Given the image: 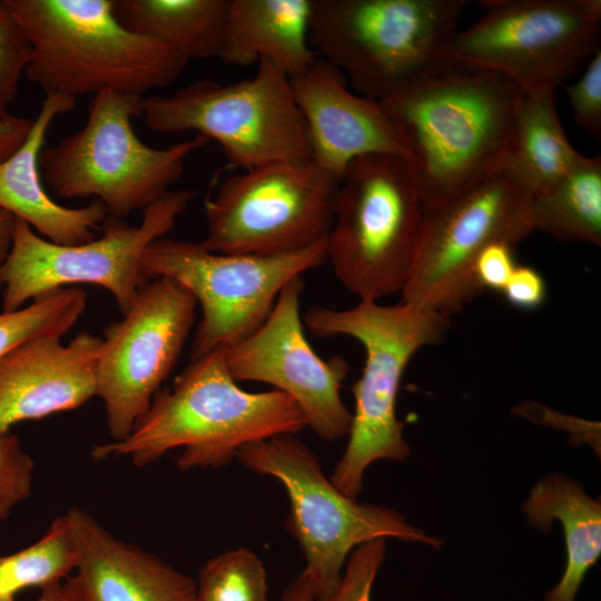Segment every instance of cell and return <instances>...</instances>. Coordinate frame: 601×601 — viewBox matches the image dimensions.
I'll return each mask as SVG.
<instances>
[{"mask_svg":"<svg viewBox=\"0 0 601 601\" xmlns=\"http://www.w3.org/2000/svg\"><path fill=\"white\" fill-rule=\"evenodd\" d=\"M385 539L364 543L349 554L336 589L315 601H371V591L385 558Z\"/></svg>","mask_w":601,"mask_h":601,"instance_id":"31","label":"cell"},{"mask_svg":"<svg viewBox=\"0 0 601 601\" xmlns=\"http://www.w3.org/2000/svg\"><path fill=\"white\" fill-rule=\"evenodd\" d=\"M2 287L1 278H0V288Z\"/></svg>","mask_w":601,"mask_h":601,"instance_id":"40","label":"cell"},{"mask_svg":"<svg viewBox=\"0 0 601 601\" xmlns=\"http://www.w3.org/2000/svg\"><path fill=\"white\" fill-rule=\"evenodd\" d=\"M198 601H268L266 570L247 549H236L209 560L199 571Z\"/></svg>","mask_w":601,"mask_h":601,"instance_id":"28","label":"cell"},{"mask_svg":"<svg viewBox=\"0 0 601 601\" xmlns=\"http://www.w3.org/2000/svg\"><path fill=\"white\" fill-rule=\"evenodd\" d=\"M338 183L312 160L233 175L205 201L207 235L200 244L215 253L269 256L324 243Z\"/></svg>","mask_w":601,"mask_h":601,"instance_id":"13","label":"cell"},{"mask_svg":"<svg viewBox=\"0 0 601 601\" xmlns=\"http://www.w3.org/2000/svg\"><path fill=\"white\" fill-rule=\"evenodd\" d=\"M14 226V217L0 209V265L8 255Z\"/></svg>","mask_w":601,"mask_h":601,"instance_id":"38","label":"cell"},{"mask_svg":"<svg viewBox=\"0 0 601 601\" xmlns=\"http://www.w3.org/2000/svg\"><path fill=\"white\" fill-rule=\"evenodd\" d=\"M579 156L559 118L555 89L524 93L505 171L512 180L530 198L556 183Z\"/></svg>","mask_w":601,"mask_h":601,"instance_id":"24","label":"cell"},{"mask_svg":"<svg viewBox=\"0 0 601 601\" xmlns=\"http://www.w3.org/2000/svg\"><path fill=\"white\" fill-rule=\"evenodd\" d=\"M236 457L253 472L278 480L290 513L286 526L298 541L316 599L338 585L349 554L376 539L440 548L443 542L410 524L397 511L361 504L327 479L317 456L294 434L284 433L243 445Z\"/></svg>","mask_w":601,"mask_h":601,"instance_id":"8","label":"cell"},{"mask_svg":"<svg viewBox=\"0 0 601 601\" xmlns=\"http://www.w3.org/2000/svg\"><path fill=\"white\" fill-rule=\"evenodd\" d=\"M195 297L178 282H147L120 321L104 331L97 396L112 441L129 435L175 367L196 316Z\"/></svg>","mask_w":601,"mask_h":601,"instance_id":"15","label":"cell"},{"mask_svg":"<svg viewBox=\"0 0 601 601\" xmlns=\"http://www.w3.org/2000/svg\"><path fill=\"white\" fill-rule=\"evenodd\" d=\"M502 294L516 308L535 309L545 299V280L535 268L518 265Z\"/></svg>","mask_w":601,"mask_h":601,"instance_id":"34","label":"cell"},{"mask_svg":"<svg viewBox=\"0 0 601 601\" xmlns=\"http://www.w3.org/2000/svg\"><path fill=\"white\" fill-rule=\"evenodd\" d=\"M516 264L514 245L508 242H494L487 245L477 256L474 274L480 287L502 293Z\"/></svg>","mask_w":601,"mask_h":601,"instance_id":"33","label":"cell"},{"mask_svg":"<svg viewBox=\"0 0 601 601\" xmlns=\"http://www.w3.org/2000/svg\"><path fill=\"white\" fill-rule=\"evenodd\" d=\"M327 260L326 242L279 255L224 254L200 243L155 239L142 255L147 280L169 277L201 308L190 361L250 336L270 314L283 287Z\"/></svg>","mask_w":601,"mask_h":601,"instance_id":"11","label":"cell"},{"mask_svg":"<svg viewBox=\"0 0 601 601\" xmlns=\"http://www.w3.org/2000/svg\"><path fill=\"white\" fill-rule=\"evenodd\" d=\"M316 591L309 575L303 571L283 592L282 601H315Z\"/></svg>","mask_w":601,"mask_h":601,"instance_id":"37","label":"cell"},{"mask_svg":"<svg viewBox=\"0 0 601 601\" xmlns=\"http://www.w3.org/2000/svg\"><path fill=\"white\" fill-rule=\"evenodd\" d=\"M76 107V98L46 96L24 142L0 161V209L26 221L40 236L59 245H79L93 240L95 230L108 217L104 205L95 200L79 208L65 207L43 189L39 156L53 119Z\"/></svg>","mask_w":601,"mask_h":601,"instance_id":"20","label":"cell"},{"mask_svg":"<svg viewBox=\"0 0 601 601\" xmlns=\"http://www.w3.org/2000/svg\"><path fill=\"white\" fill-rule=\"evenodd\" d=\"M193 195L188 189L169 190L142 210L137 226L107 217L101 237L79 245L55 244L14 218L10 249L0 265L2 312L17 311L45 293L82 283L106 288L124 315L149 282L141 270L145 250L173 229Z\"/></svg>","mask_w":601,"mask_h":601,"instance_id":"12","label":"cell"},{"mask_svg":"<svg viewBox=\"0 0 601 601\" xmlns=\"http://www.w3.org/2000/svg\"><path fill=\"white\" fill-rule=\"evenodd\" d=\"M531 525L549 532L553 521L563 528L566 565L544 601H575L588 571L601 554V504L588 495L579 482L563 475L551 474L532 487L523 503Z\"/></svg>","mask_w":601,"mask_h":601,"instance_id":"22","label":"cell"},{"mask_svg":"<svg viewBox=\"0 0 601 601\" xmlns=\"http://www.w3.org/2000/svg\"><path fill=\"white\" fill-rule=\"evenodd\" d=\"M532 231L529 197L506 173L424 211L402 303L452 317L483 293L474 274L481 252Z\"/></svg>","mask_w":601,"mask_h":601,"instance_id":"14","label":"cell"},{"mask_svg":"<svg viewBox=\"0 0 601 601\" xmlns=\"http://www.w3.org/2000/svg\"><path fill=\"white\" fill-rule=\"evenodd\" d=\"M37 601H87L72 577L41 587Z\"/></svg>","mask_w":601,"mask_h":601,"instance_id":"36","label":"cell"},{"mask_svg":"<svg viewBox=\"0 0 601 601\" xmlns=\"http://www.w3.org/2000/svg\"><path fill=\"white\" fill-rule=\"evenodd\" d=\"M229 6L230 0H112L126 29L186 60L219 57Z\"/></svg>","mask_w":601,"mask_h":601,"instance_id":"23","label":"cell"},{"mask_svg":"<svg viewBox=\"0 0 601 601\" xmlns=\"http://www.w3.org/2000/svg\"><path fill=\"white\" fill-rule=\"evenodd\" d=\"M30 45L26 73L46 93L139 96L174 82L188 60L126 29L112 0H1Z\"/></svg>","mask_w":601,"mask_h":601,"instance_id":"3","label":"cell"},{"mask_svg":"<svg viewBox=\"0 0 601 601\" xmlns=\"http://www.w3.org/2000/svg\"><path fill=\"white\" fill-rule=\"evenodd\" d=\"M257 63L248 79L198 80L170 96L144 98L141 116L154 131H196L217 141L227 160L243 170L312 160L288 75L267 59Z\"/></svg>","mask_w":601,"mask_h":601,"instance_id":"9","label":"cell"},{"mask_svg":"<svg viewBox=\"0 0 601 601\" xmlns=\"http://www.w3.org/2000/svg\"><path fill=\"white\" fill-rule=\"evenodd\" d=\"M485 13L453 37V68L491 71L524 93L556 89L599 50L600 0H487Z\"/></svg>","mask_w":601,"mask_h":601,"instance_id":"10","label":"cell"},{"mask_svg":"<svg viewBox=\"0 0 601 601\" xmlns=\"http://www.w3.org/2000/svg\"><path fill=\"white\" fill-rule=\"evenodd\" d=\"M306 426L297 404L285 393H250L230 376L224 347L190 361L173 385L159 390L127 437L96 445V460L130 457L137 466L181 449V471L230 463L245 444Z\"/></svg>","mask_w":601,"mask_h":601,"instance_id":"2","label":"cell"},{"mask_svg":"<svg viewBox=\"0 0 601 601\" xmlns=\"http://www.w3.org/2000/svg\"><path fill=\"white\" fill-rule=\"evenodd\" d=\"M304 282L290 279L275 305L250 336L224 347V358L235 381L263 382L288 395L317 436L333 441L349 434L352 412L341 397L348 374L342 356L325 361L307 342L299 305Z\"/></svg>","mask_w":601,"mask_h":601,"instance_id":"16","label":"cell"},{"mask_svg":"<svg viewBox=\"0 0 601 601\" xmlns=\"http://www.w3.org/2000/svg\"><path fill=\"white\" fill-rule=\"evenodd\" d=\"M533 231L601 245V157L582 154L550 188L529 198Z\"/></svg>","mask_w":601,"mask_h":601,"instance_id":"25","label":"cell"},{"mask_svg":"<svg viewBox=\"0 0 601 601\" xmlns=\"http://www.w3.org/2000/svg\"><path fill=\"white\" fill-rule=\"evenodd\" d=\"M76 564V545L63 514L33 544L0 555V601L13 599L22 589L60 581Z\"/></svg>","mask_w":601,"mask_h":601,"instance_id":"26","label":"cell"},{"mask_svg":"<svg viewBox=\"0 0 601 601\" xmlns=\"http://www.w3.org/2000/svg\"><path fill=\"white\" fill-rule=\"evenodd\" d=\"M574 121L594 139L601 138V49L587 62L582 76L563 85Z\"/></svg>","mask_w":601,"mask_h":601,"instance_id":"32","label":"cell"},{"mask_svg":"<svg viewBox=\"0 0 601 601\" xmlns=\"http://www.w3.org/2000/svg\"><path fill=\"white\" fill-rule=\"evenodd\" d=\"M142 99L104 89L93 95L81 129L42 148L39 168L57 196L96 197L108 217L121 219L169 191L186 158L210 140L196 134L167 148L145 145L132 126Z\"/></svg>","mask_w":601,"mask_h":601,"instance_id":"6","label":"cell"},{"mask_svg":"<svg viewBox=\"0 0 601 601\" xmlns=\"http://www.w3.org/2000/svg\"><path fill=\"white\" fill-rule=\"evenodd\" d=\"M466 0H312L308 41L356 93L382 101L453 69Z\"/></svg>","mask_w":601,"mask_h":601,"instance_id":"4","label":"cell"},{"mask_svg":"<svg viewBox=\"0 0 601 601\" xmlns=\"http://www.w3.org/2000/svg\"><path fill=\"white\" fill-rule=\"evenodd\" d=\"M424 207L406 162L391 155L352 161L333 200L326 256L361 300L402 293L415 256Z\"/></svg>","mask_w":601,"mask_h":601,"instance_id":"7","label":"cell"},{"mask_svg":"<svg viewBox=\"0 0 601 601\" xmlns=\"http://www.w3.org/2000/svg\"><path fill=\"white\" fill-rule=\"evenodd\" d=\"M30 57L31 45L24 31L0 0V118L9 115Z\"/></svg>","mask_w":601,"mask_h":601,"instance_id":"29","label":"cell"},{"mask_svg":"<svg viewBox=\"0 0 601 601\" xmlns=\"http://www.w3.org/2000/svg\"><path fill=\"white\" fill-rule=\"evenodd\" d=\"M33 119L11 114L0 118V161L10 157L27 139Z\"/></svg>","mask_w":601,"mask_h":601,"instance_id":"35","label":"cell"},{"mask_svg":"<svg viewBox=\"0 0 601 601\" xmlns=\"http://www.w3.org/2000/svg\"><path fill=\"white\" fill-rule=\"evenodd\" d=\"M45 335L0 358V434L28 420L79 407L97 396L102 338L81 332L68 344Z\"/></svg>","mask_w":601,"mask_h":601,"instance_id":"18","label":"cell"},{"mask_svg":"<svg viewBox=\"0 0 601 601\" xmlns=\"http://www.w3.org/2000/svg\"><path fill=\"white\" fill-rule=\"evenodd\" d=\"M312 0H230L218 59L249 66L267 59L288 77L317 53L308 41Z\"/></svg>","mask_w":601,"mask_h":601,"instance_id":"21","label":"cell"},{"mask_svg":"<svg viewBox=\"0 0 601 601\" xmlns=\"http://www.w3.org/2000/svg\"><path fill=\"white\" fill-rule=\"evenodd\" d=\"M523 95L500 73L453 68L380 101L424 211L508 170Z\"/></svg>","mask_w":601,"mask_h":601,"instance_id":"1","label":"cell"},{"mask_svg":"<svg viewBox=\"0 0 601 601\" xmlns=\"http://www.w3.org/2000/svg\"><path fill=\"white\" fill-rule=\"evenodd\" d=\"M304 322L315 336H351L365 349L362 375L352 386L355 410L348 443L331 476L339 491L357 500L372 463L410 455L395 412L402 375L421 347L443 338L451 317L404 303L359 300L345 309L312 306Z\"/></svg>","mask_w":601,"mask_h":601,"instance_id":"5","label":"cell"},{"mask_svg":"<svg viewBox=\"0 0 601 601\" xmlns=\"http://www.w3.org/2000/svg\"><path fill=\"white\" fill-rule=\"evenodd\" d=\"M289 82L317 166L341 179L363 156L404 160L402 141L381 102L351 91L342 72L326 60L317 57Z\"/></svg>","mask_w":601,"mask_h":601,"instance_id":"17","label":"cell"},{"mask_svg":"<svg viewBox=\"0 0 601 601\" xmlns=\"http://www.w3.org/2000/svg\"><path fill=\"white\" fill-rule=\"evenodd\" d=\"M4 601H14L13 599H8V600H4Z\"/></svg>","mask_w":601,"mask_h":601,"instance_id":"39","label":"cell"},{"mask_svg":"<svg viewBox=\"0 0 601 601\" xmlns=\"http://www.w3.org/2000/svg\"><path fill=\"white\" fill-rule=\"evenodd\" d=\"M86 307V292L63 287L38 296L17 311L0 313V358L28 339L45 335L62 336Z\"/></svg>","mask_w":601,"mask_h":601,"instance_id":"27","label":"cell"},{"mask_svg":"<svg viewBox=\"0 0 601 601\" xmlns=\"http://www.w3.org/2000/svg\"><path fill=\"white\" fill-rule=\"evenodd\" d=\"M66 518L77 552L72 578L87 601H198L190 577L116 539L77 506Z\"/></svg>","mask_w":601,"mask_h":601,"instance_id":"19","label":"cell"},{"mask_svg":"<svg viewBox=\"0 0 601 601\" xmlns=\"http://www.w3.org/2000/svg\"><path fill=\"white\" fill-rule=\"evenodd\" d=\"M35 462L11 431L0 434V522L28 499L32 491Z\"/></svg>","mask_w":601,"mask_h":601,"instance_id":"30","label":"cell"}]
</instances>
